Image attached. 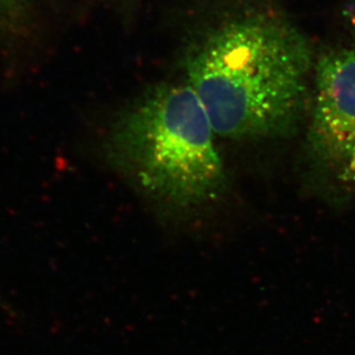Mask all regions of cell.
<instances>
[{
  "mask_svg": "<svg viewBox=\"0 0 355 355\" xmlns=\"http://www.w3.org/2000/svg\"><path fill=\"white\" fill-rule=\"evenodd\" d=\"M314 64L304 33L268 9L210 28L187 53L184 69L216 135L254 141L284 137L297 127Z\"/></svg>",
  "mask_w": 355,
  "mask_h": 355,
  "instance_id": "6da1fadb",
  "label": "cell"
},
{
  "mask_svg": "<svg viewBox=\"0 0 355 355\" xmlns=\"http://www.w3.org/2000/svg\"><path fill=\"white\" fill-rule=\"evenodd\" d=\"M216 137L186 81L158 83L116 114L105 139V157L147 197L177 209H197L227 190Z\"/></svg>",
  "mask_w": 355,
  "mask_h": 355,
  "instance_id": "7a4b0ae2",
  "label": "cell"
},
{
  "mask_svg": "<svg viewBox=\"0 0 355 355\" xmlns=\"http://www.w3.org/2000/svg\"><path fill=\"white\" fill-rule=\"evenodd\" d=\"M308 153L319 171L355 186V50L327 51L315 62Z\"/></svg>",
  "mask_w": 355,
  "mask_h": 355,
  "instance_id": "3957f363",
  "label": "cell"
},
{
  "mask_svg": "<svg viewBox=\"0 0 355 355\" xmlns=\"http://www.w3.org/2000/svg\"><path fill=\"white\" fill-rule=\"evenodd\" d=\"M42 37L39 0H0V51L9 73L40 50Z\"/></svg>",
  "mask_w": 355,
  "mask_h": 355,
  "instance_id": "277c9868",
  "label": "cell"
},
{
  "mask_svg": "<svg viewBox=\"0 0 355 355\" xmlns=\"http://www.w3.org/2000/svg\"><path fill=\"white\" fill-rule=\"evenodd\" d=\"M347 18L349 21L350 29L354 32L355 36V0L350 3L349 8H347Z\"/></svg>",
  "mask_w": 355,
  "mask_h": 355,
  "instance_id": "5b68a950",
  "label": "cell"
}]
</instances>
